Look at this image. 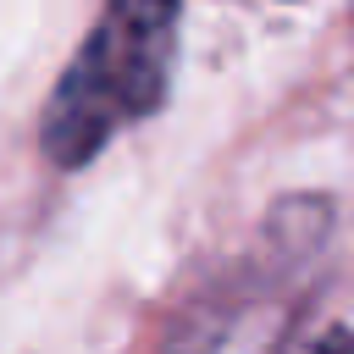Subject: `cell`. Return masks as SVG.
<instances>
[{"mask_svg":"<svg viewBox=\"0 0 354 354\" xmlns=\"http://www.w3.org/2000/svg\"><path fill=\"white\" fill-rule=\"evenodd\" d=\"M177 0H111L100 11L39 122V144L55 166L94 160L127 122L166 100L177 66Z\"/></svg>","mask_w":354,"mask_h":354,"instance_id":"obj_1","label":"cell"},{"mask_svg":"<svg viewBox=\"0 0 354 354\" xmlns=\"http://www.w3.org/2000/svg\"><path fill=\"white\" fill-rule=\"evenodd\" d=\"M315 354H354V337H348V332H332V337H326Z\"/></svg>","mask_w":354,"mask_h":354,"instance_id":"obj_2","label":"cell"},{"mask_svg":"<svg viewBox=\"0 0 354 354\" xmlns=\"http://www.w3.org/2000/svg\"><path fill=\"white\" fill-rule=\"evenodd\" d=\"M183 354H227V343H221V337H205V343H194V348H183Z\"/></svg>","mask_w":354,"mask_h":354,"instance_id":"obj_3","label":"cell"}]
</instances>
